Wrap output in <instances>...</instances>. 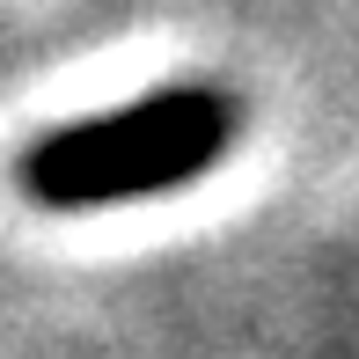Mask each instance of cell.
Wrapping results in <instances>:
<instances>
[{
    "instance_id": "6da1fadb",
    "label": "cell",
    "mask_w": 359,
    "mask_h": 359,
    "mask_svg": "<svg viewBox=\"0 0 359 359\" xmlns=\"http://www.w3.org/2000/svg\"><path fill=\"white\" fill-rule=\"evenodd\" d=\"M235 140L242 103L213 81H184V88H154L140 103L95 110L81 125L29 140L15 161V184L44 213H95V205H133L198 184Z\"/></svg>"
}]
</instances>
